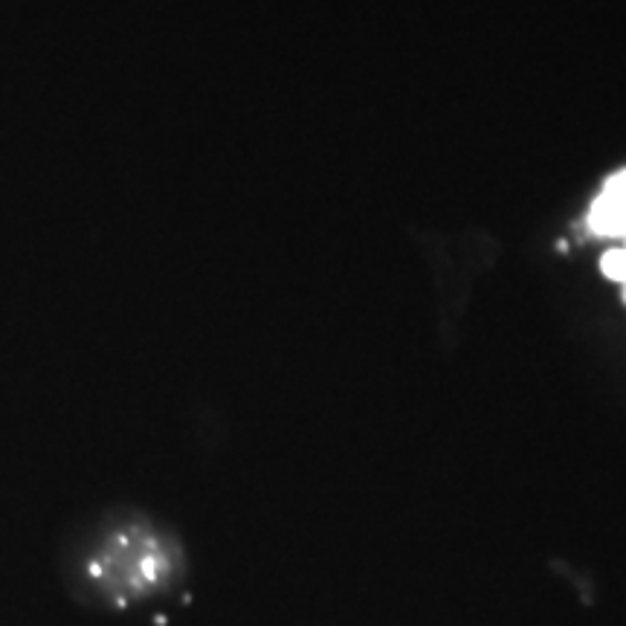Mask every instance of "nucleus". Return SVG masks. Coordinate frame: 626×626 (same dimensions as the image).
Here are the masks:
<instances>
[{"label": "nucleus", "instance_id": "obj_1", "mask_svg": "<svg viewBox=\"0 0 626 626\" xmlns=\"http://www.w3.org/2000/svg\"><path fill=\"white\" fill-rule=\"evenodd\" d=\"M174 574V551L166 536L145 525H120L99 536L84 557V581L99 597L125 604L166 586Z\"/></svg>", "mask_w": 626, "mask_h": 626}, {"label": "nucleus", "instance_id": "obj_2", "mask_svg": "<svg viewBox=\"0 0 626 626\" xmlns=\"http://www.w3.org/2000/svg\"><path fill=\"white\" fill-rule=\"evenodd\" d=\"M588 227L597 235H624L626 238V172L609 177L588 212Z\"/></svg>", "mask_w": 626, "mask_h": 626}, {"label": "nucleus", "instance_id": "obj_3", "mask_svg": "<svg viewBox=\"0 0 626 626\" xmlns=\"http://www.w3.org/2000/svg\"><path fill=\"white\" fill-rule=\"evenodd\" d=\"M604 273L609 279L620 281L624 285V294H626V244L618 249H609L604 256Z\"/></svg>", "mask_w": 626, "mask_h": 626}]
</instances>
